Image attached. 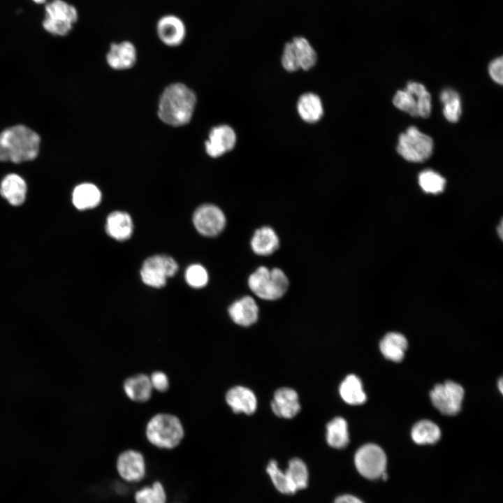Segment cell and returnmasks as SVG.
I'll return each mask as SVG.
<instances>
[{
    "mask_svg": "<svg viewBox=\"0 0 503 503\" xmlns=\"http://www.w3.org/2000/svg\"><path fill=\"white\" fill-rule=\"evenodd\" d=\"M354 463L358 472L369 479L379 478L385 472L386 456L381 447L368 444L361 446L356 453Z\"/></svg>",
    "mask_w": 503,
    "mask_h": 503,
    "instance_id": "30bf717a",
    "label": "cell"
},
{
    "mask_svg": "<svg viewBox=\"0 0 503 503\" xmlns=\"http://www.w3.org/2000/svg\"><path fill=\"white\" fill-rule=\"evenodd\" d=\"M150 380L152 388L160 392L166 391L168 388V377L162 372L156 371L153 372L150 377Z\"/></svg>",
    "mask_w": 503,
    "mask_h": 503,
    "instance_id": "8d00e7d4",
    "label": "cell"
},
{
    "mask_svg": "<svg viewBox=\"0 0 503 503\" xmlns=\"http://www.w3.org/2000/svg\"><path fill=\"white\" fill-rule=\"evenodd\" d=\"M418 184L426 193L437 194L443 191L446 180L432 170H425L418 175Z\"/></svg>",
    "mask_w": 503,
    "mask_h": 503,
    "instance_id": "d6a6232c",
    "label": "cell"
},
{
    "mask_svg": "<svg viewBox=\"0 0 503 503\" xmlns=\"http://www.w3.org/2000/svg\"><path fill=\"white\" fill-rule=\"evenodd\" d=\"M271 481L277 490L284 494H293L284 472L279 468L275 460H271L266 468Z\"/></svg>",
    "mask_w": 503,
    "mask_h": 503,
    "instance_id": "836d02e7",
    "label": "cell"
},
{
    "mask_svg": "<svg viewBox=\"0 0 503 503\" xmlns=\"http://www.w3.org/2000/svg\"><path fill=\"white\" fill-rule=\"evenodd\" d=\"M38 135L23 125L8 128L0 134V161L20 163L35 159L39 151Z\"/></svg>",
    "mask_w": 503,
    "mask_h": 503,
    "instance_id": "7a4b0ae2",
    "label": "cell"
},
{
    "mask_svg": "<svg viewBox=\"0 0 503 503\" xmlns=\"http://www.w3.org/2000/svg\"><path fill=\"white\" fill-rule=\"evenodd\" d=\"M146 436L154 446L170 449L181 442L184 437V428L177 416L170 414H158L147 423Z\"/></svg>",
    "mask_w": 503,
    "mask_h": 503,
    "instance_id": "3957f363",
    "label": "cell"
},
{
    "mask_svg": "<svg viewBox=\"0 0 503 503\" xmlns=\"http://www.w3.org/2000/svg\"><path fill=\"white\" fill-rule=\"evenodd\" d=\"M499 388L501 392H502V379H501L499 382Z\"/></svg>",
    "mask_w": 503,
    "mask_h": 503,
    "instance_id": "60d3db41",
    "label": "cell"
},
{
    "mask_svg": "<svg viewBox=\"0 0 503 503\" xmlns=\"http://www.w3.org/2000/svg\"><path fill=\"white\" fill-rule=\"evenodd\" d=\"M439 98L444 104V117L450 122H457L462 113L461 100L458 93L454 89L446 88L442 91Z\"/></svg>",
    "mask_w": 503,
    "mask_h": 503,
    "instance_id": "4dcf8cb0",
    "label": "cell"
},
{
    "mask_svg": "<svg viewBox=\"0 0 503 503\" xmlns=\"http://www.w3.org/2000/svg\"><path fill=\"white\" fill-rule=\"evenodd\" d=\"M502 68L503 61L502 57L493 60L488 66V72L491 78L500 85H502L503 82Z\"/></svg>",
    "mask_w": 503,
    "mask_h": 503,
    "instance_id": "d590c367",
    "label": "cell"
},
{
    "mask_svg": "<svg viewBox=\"0 0 503 503\" xmlns=\"http://www.w3.org/2000/svg\"><path fill=\"white\" fill-rule=\"evenodd\" d=\"M72 201L74 206L78 210L91 209L100 203L101 193L93 184H80L74 189Z\"/></svg>",
    "mask_w": 503,
    "mask_h": 503,
    "instance_id": "cb8c5ba5",
    "label": "cell"
},
{
    "mask_svg": "<svg viewBox=\"0 0 503 503\" xmlns=\"http://www.w3.org/2000/svg\"><path fill=\"white\" fill-rule=\"evenodd\" d=\"M340 394L344 402L358 405L366 400L360 379L354 374L348 375L340 386Z\"/></svg>",
    "mask_w": 503,
    "mask_h": 503,
    "instance_id": "4316f807",
    "label": "cell"
},
{
    "mask_svg": "<svg viewBox=\"0 0 503 503\" xmlns=\"http://www.w3.org/2000/svg\"><path fill=\"white\" fill-rule=\"evenodd\" d=\"M441 437L439 427L428 420H422L416 423L411 430V437L418 444H434Z\"/></svg>",
    "mask_w": 503,
    "mask_h": 503,
    "instance_id": "f546056e",
    "label": "cell"
},
{
    "mask_svg": "<svg viewBox=\"0 0 503 503\" xmlns=\"http://www.w3.org/2000/svg\"><path fill=\"white\" fill-rule=\"evenodd\" d=\"M0 193L12 205H20L26 198V182L18 175L8 174L1 183Z\"/></svg>",
    "mask_w": 503,
    "mask_h": 503,
    "instance_id": "44dd1931",
    "label": "cell"
},
{
    "mask_svg": "<svg viewBox=\"0 0 503 503\" xmlns=\"http://www.w3.org/2000/svg\"><path fill=\"white\" fill-rule=\"evenodd\" d=\"M393 103L399 110L414 117L428 118L431 113L430 94L419 82H409L405 89L397 91Z\"/></svg>",
    "mask_w": 503,
    "mask_h": 503,
    "instance_id": "5b68a950",
    "label": "cell"
},
{
    "mask_svg": "<svg viewBox=\"0 0 503 503\" xmlns=\"http://www.w3.org/2000/svg\"><path fill=\"white\" fill-rule=\"evenodd\" d=\"M152 386L150 377L143 374L132 376L124 383V390L126 395L133 401L144 402L152 395Z\"/></svg>",
    "mask_w": 503,
    "mask_h": 503,
    "instance_id": "603a6c76",
    "label": "cell"
},
{
    "mask_svg": "<svg viewBox=\"0 0 503 503\" xmlns=\"http://www.w3.org/2000/svg\"><path fill=\"white\" fill-rule=\"evenodd\" d=\"M177 270L178 265L171 256L156 254L143 262L140 276L144 284L159 289L164 286L167 279L174 276Z\"/></svg>",
    "mask_w": 503,
    "mask_h": 503,
    "instance_id": "ba28073f",
    "label": "cell"
},
{
    "mask_svg": "<svg viewBox=\"0 0 503 503\" xmlns=\"http://www.w3.org/2000/svg\"><path fill=\"white\" fill-rule=\"evenodd\" d=\"M407 347L406 338L398 333L386 334L380 342V350L385 358L400 362L402 360Z\"/></svg>",
    "mask_w": 503,
    "mask_h": 503,
    "instance_id": "d4e9b609",
    "label": "cell"
},
{
    "mask_svg": "<svg viewBox=\"0 0 503 503\" xmlns=\"http://www.w3.org/2000/svg\"><path fill=\"white\" fill-rule=\"evenodd\" d=\"M326 440L330 446L335 449H342L348 444L347 423L344 418L336 417L327 424Z\"/></svg>",
    "mask_w": 503,
    "mask_h": 503,
    "instance_id": "f1b7e54d",
    "label": "cell"
},
{
    "mask_svg": "<svg viewBox=\"0 0 503 503\" xmlns=\"http://www.w3.org/2000/svg\"><path fill=\"white\" fill-rule=\"evenodd\" d=\"M133 225L130 215L123 211H114L107 217L105 231L118 241L128 240L132 235Z\"/></svg>",
    "mask_w": 503,
    "mask_h": 503,
    "instance_id": "ffe728a7",
    "label": "cell"
},
{
    "mask_svg": "<svg viewBox=\"0 0 503 503\" xmlns=\"http://www.w3.org/2000/svg\"><path fill=\"white\" fill-rule=\"evenodd\" d=\"M433 146L430 136L411 126L399 136L397 152L408 161L423 162L430 157Z\"/></svg>",
    "mask_w": 503,
    "mask_h": 503,
    "instance_id": "52a82bcc",
    "label": "cell"
},
{
    "mask_svg": "<svg viewBox=\"0 0 503 503\" xmlns=\"http://www.w3.org/2000/svg\"><path fill=\"white\" fill-rule=\"evenodd\" d=\"M228 314L235 323L248 326L256 321L258 307L254 298L247 296L232 303Z\"/></svg>",
    "mask_w": 503,
    "mask_h": 503,
    "instance_id": "ac0fdd59",
    "label": "cell"
},
{
    "mask_svg": "<svg viewBox=\"0 0 503 503\" xmlns=\"http://www.w3.org/2000/svg\"><path fill=\"white\" fill-rule=\"evenodd\" d=\"M193 223L200 234L214 237L224 230L226 217L219 207L212 204H204L195 210Z\"/></svg>",
    "mask_w": 503,
    "mask_h": 503,
    "instance_id": "7c38bea8",
    "label": "cell"
},
{
    "mask_svg": "<svg viewBox=\"0 0 503 503\" xmlns=\"http://www.w3.org/2000/svg\"><path fill=\"white\" fill-rule=\"evenodd\" d=\"M196 98L194 92L182 83L169 85L163 92L158 115L166 124L178 126L187 124L193 115Z\"/></svg>",
    "mask_w": 503,
    "mask_h": 503,
    "instance_id": "6da1fadb",
    "label": "cell"
},
{
    "mask_svg": "<svg viewBox=\"0 0 503 503\" xmlns=\"http://www.w3.org/2000/svg\"><path fill=\"white\" fill-rule=\"evenodd\" d=\"M43 27L45 31L56 36L67 35L78 20L75 6L64 0H52L45 7Z\"/></svg>",
    "mask_w": 503,
    "mask_h": 503,
    "instance_id": "8992f818",
    "label": "cell"
},
{
    "mask_svg": "<svg viewBox=\"0 0 503 503\" xmlns=\"http://www.w3.org/2000/svg\"><path fill=\"white\" fill-rule=\"evenodd\" d=\"M117 470L124 481L138 482L141 481L146 474V465L143 454L135 450L122 452L117 460Z\"/></svg>",
    "mask_w": 503,
    "mask_h": 503,
    "instance_id": "4fadbf2b",
    "label": "cell"
},
{
    "mask_svg": "<svg viewBox=\"0 0 503 503\" xmlns=\"http://www.w3.org/2000/svg\"><path fill=\"white\" fill-rule=\"evenodd\" d=\"M316 59V52L309 41L299 36L285 45L282 64L287 71H296L300 68L306 71L314 66Z\"/></svg>",
    "mask_w": 503,
    "mask_h": 503,
    "instance_id": "9c48e42d",
    "label": "cell"
},
{
    "mask_svg": "<svg viewBox=\"0 0 503 503\" xmlns=\"http://www.w3.org/2000/svg\"><path fill=\"white\" fill-rule=\"evenodd\" d=\"M334 503H364L359 498L351 495H343L337 497Z\"/></svg>",
    "mask_w": 503,
    "mask_h": 503,
    "instance_id": "74e56055",
    "label": "cell"
},
{
    "mask_svg": "<svg viewBox=\"0 0 503 503\" xmlns=\"http://www.w3.org/2000/svg\"><path fill=\"white\" fill-rule=\"evenodd\" d=\"M271 408L277 416L285 418L294 417L300 409L296 391L286 387L277 389L274 394Z\"/></svg>",
    "mask_w": 503,
    "mask_h": 503,
    "instance_id": "e0dca14e",
    "label": "cell"
},
{
    "mask_svg": "<svg viewBox=\"0 0 503 503\" xmlns=\"http://www.w3.org/2000/svg\"><path fill=\"white\" fill-rule=\"evenodd\" d=\"M497 229H498L497 231H498V232H499V235H500V238H502V222L500 223V226L497 228Z\"/></svg>",
    "mask_w": 503,
    "mask_h": 503,
    "instance_id": "f35d334b",
    "label": "cell"
},
{
    "mask_svg": "<svg viewBox=\"0 0 503 503\" xmlns=\"http://www.w3.org/2000/svg\"><path fill=\"white\" fill-rule=\"evenodd\" d=\"M32 1L36 3H46L48 0H32Z\"/></svg>",
    "mask_w": 503,
    "mask_h": 503,
    "instance_id": "ab89813d",
    "label": "cell"
},
{
    "mask_svg": "<svg viewBox=\"0 0 503 503\" xmlns=\"http://www.w3.org/2000/svg\"><path fill=\"white\" fill-rule=\"evenodd\" d=\"M248 285L258 298L274 300L285 294L289 287V279L279 268L269 270L265 266H261L250 275Z\"/></svg>",
    "mask_w": 503,
    "mask_h": 503,
    "instance_id": "277c9868",
    "label": "cell"
},
{
    "mask_svg": "<svg viewBox=\"0 0 503 503\" xmlns=\"http://www.w3.org/2000/svg\"><path fill=\"white\" fill-rule=\"evenodd\" d=\"M236 142V136L229 126L221 125L214 127L205 142L207 154L212 157H218L231 150Z\"/></svg>",
    "mask_w": 503,
    "mask_h": 503,
    "instance_id": "9a60e30c",
    "label": "cell"
},
{
    "mask_svg": "<svg viewBox=\"0 0 503 503\" xmlns=\"http://www.w3.org/2000/svg\"><path fill=\"white\" fill-rule=\"evenodd\" d=\"M297 109L300 117L309 123L319 121L323 112L320 98L313 93L302 95L298 100Z\"/></svg>",
    "mask_w": 503,
    "mask_h": 503,
    "instance_id": "484cf974",
    "label": "cell"
},
{
    "mask_svg": "<svg viewBox=\"0 0 503 503\" xmlns=\"http://www.w3.org/2000/svg\"><path fill=\"white\" fill-rule=\"evenodd\" d=\"M136 49L128 41L112 43L106 54L108 65L116 70L131 68L136 61Z\"/></svg>",
    "mask_w": 503,
    "mask_h": 503,
    "instance_id": "2e32d148",
    "label": "cell"
},
{
    "mask_svg": "<svg viewBox=\"0 0 503 503\" xmlns=\"http://www.w3.org/2000/svg\"><path fill=\"white\" fill-rule=\"evenodd\" d=\"M279 245L275 231L269 226L261 227L254 232L251 240L253 252L260 256H268L275 252Z\"/></svg>",
    "mask_w": 503,
    "mask_h": 503,
    "instance_id": "7402d4cb",
    "label": "cell"
},
{
    "mask_svg": "<svg viewBox=\"0 0 503 503\" xmlns=\"http://www.w3.org/2000/svg\"><path fill=\"white\" fill-rule=\"evenodd\" d=\"M185 279L190 286L200 289L207 284L208 274L206 269L201 265L193 264L187 268Z\"/></svg>",
    "mask_w": 503,
    "mask_h": 503,
    "instance_id": "e575fe53",
    "label": "cell"
},
{
    "mask_svg": "<svg viewBox=\"0 0 503 503\" xmlns=\"http://www.w3.org/2000/svg\"><path fill=\"white\" fill-rule=\"evenodd\" d=\"M463 396L462 387L451 381L436 385L430 392L434 406L446 415H454L460 411Z\"/></svg>",
    "mask_w": 503,
    "mask_h": 503,
    "instance_id": "8fae6325",
    "label": "cell"
},
{
    "mask_svg": "<svg viewBox=\"0 0 503 503\" xmlns=\"http://www.w3.org/2000/svg\"><path fill=\"white\" fill-rule=\"evenodd\" d=\"M156 28L159 38L168 46L180 45L185 39L186 25L177 15L173 14L163 15L158 20Z\"/></svg>",
    "mask_w": 503,
    "mask_h": 503,
    "instance_id": "5bb4252c",
    "label": "cell"
},
{
    "mask_svg": "<svg viewBox=\"0 0 503 503\" xmlns=\"http://www.w3.org/2000/svg\"><path fill=\"white\" fill-rule=\"evenodd\" d=\"M226 400L235 413L252 414L257 406L254 393L250 389L240 386L231 388L226 395Z\"/></svg>",
    "mask_w": 503,
    "mask_h": 503,
    "instance_id": "d6986e66",
    "label": "cell"
},
{
    "mask_svg": "<svg viewBox=\"0 0 503 503\" xmlns=\"http://www.w3.org/2000/svg\"><path fill=\"white\" fill-rule=\"evenodd\" d=\"M293 493L307 486L308 470L305 463L298 458L291 459L284 471Z\"/></svg>",
    "mask_w": 503,
    "mask_h": 503,
    "instance_id": "83f0119b",
    "label": "cell"
},
{
    "mask_svg": "<svg viewBox=\"0 0 503 503\" xmlns=\"http://www.w3.org/2000/svg\"><path fill=\"white\" fill-rule=\"evenodd\" d=\"M136 503H166L164 487L159 481L138 490L135 494Z\"/></svg>",
    "mask_w": 503,
    "mask_h": 503,
    "instance_id": "1f68e13d",
    "label": "cell"
}]
</instances>
